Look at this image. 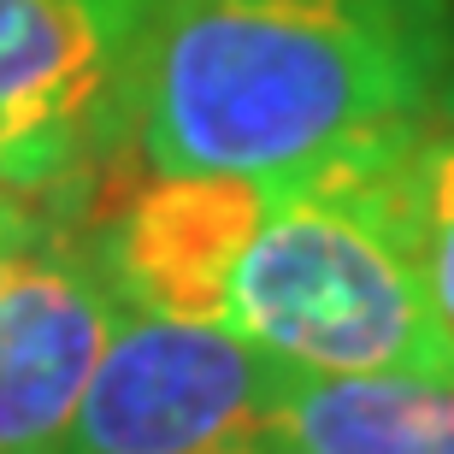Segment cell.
<instances>
[{"label": "cell", "mask_w": 454, "mask_h": 454, "mask_svg": "<svg viewBox=\"0 0 454 454\" xmlns=\"http://www.w3.org/2000/svg\"><path fill=\"white\" fill-rule=\"evenodd\" d=\"M166 0H0V189H53L136 124V59Z\"/></svg>", "instance_id": "obj_3"}, {"label": "cell", "mask_w": 454, "mask_h": 454, "mask_svg": "<svg viewBox=\"0 0 454 454\" xmlns=\"http://www.w3.org/2000/svg\"><path fill=\"white\" fill-rule=\"evenodd\" d=\"M449 0H166L136 59V136L166 177L307 184L425 130Z\"/></svg>", "instance_id": "obj_1"}, {"label": "cell", "mask_w": 454, "mask_h": 454, "mask_svg": "<svg viewBox=\"0 0 454 454\" xmlns=\"http://www.w3.org/2000/svg\"><path fill=\"white\" fill-rule=\"evenodd\" d=\"M242 454H301V449H289V442H278V437H254Z\"/></svg>", "instance_id": "obj_10"}, {"label": "cell", "mask_w": 454, "mask_h": 454, "mask_svg": "<svg viewBox=\"0 0 454 454\" xmlns=\"http://www.w3.org/2000/svg\"><path fill=\"white\" fill-rule=\"evenodd\" d=\"M266 437L301 454H454V372H278Z\"/></svg>", "instance_id": "obj_7"}, {"label": "cell", "mask_w": 454, "mask_h": 454, "mask_svg": "<svg viewBox=\"0 0 454 454\" xmlns=\"http://www.w3.org/2000/svg\"><path fill=\"white\" fill-rule=\"evenodd\" d=\"M402 213H407V236H413V260H419L431 313H437L442 337L454 342V130L442 136L419 130V142L407 148Z\"/></svg>", "instance_id": "obj_8"}, {"label": "cell", "mask_w": 454, "mask_h": 454, "mask_svg": "<svg viewBox=\"0 0 454 454\" xmlns=\"http://www.w3.org/2000/svg\"><path fill=\"white\" fill-rule=\"evenodd\" d=\"M124 313L113 271L66 236H35L0 295V454H59Z\"/></svg>", "instance_id": "obj_5"}, {"label": "cell", "mask_w": 454, "mask_h": 454, "mask_svg": "<svg viewBox=\"0 0 454 454\" xmlns=\"http://www.w3.org/2000/svg\"><path fill=\"white\" fill-rule=\"evenodd\" d=\"M402 160L271 184L224 278V331L289 372H454L407 236Z\"/></svg>", "instance_id": "obj_2"}, {"label": "cell", "mask_w": 454, "mask_h": 454, "mask_svg": "<svg viewBox=\"0 0 454 454\" xmlns=\"http://www.w3.org/2000/svg\"><path fill=\"white\" fill-rule=\"evenodd\" d=\"M278 372L224 325L124 307L59 454H242L266 437Z\"/></svg>", "instance_id": "obj_4"}, {"label": "cell", "mask_w": 454, "mask_h": 454, "mask_svg": "<svg viewBox=\"0 0 454 454\" xmlns=\"http://www.w3.org/2000/svg\"><path fill=\"white\" fill-rule=\"evenodd\" d=\"M260 184L242 177H153L124 201L106 248L124 307L219 325L224 278L260 219Z\"/></svg>", "instance_id": "obj_6"}, {"label": "cell", "mask_w": 454, "mask_h": 454, "mask_svg": "<svg viewBox=\"0 0 454 454\" xmlns=\"http://www.w3.org/2000/svg\"><path fill=\"white\" fill-rule=\"evenodd\" d=\"M35 236H42V224L24 213L18 189H0V295H6V284H12L18 260L35 248Z\"/></svg>", "instance_id": "obj_9"}]
</instances>
